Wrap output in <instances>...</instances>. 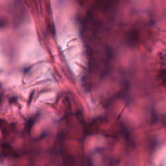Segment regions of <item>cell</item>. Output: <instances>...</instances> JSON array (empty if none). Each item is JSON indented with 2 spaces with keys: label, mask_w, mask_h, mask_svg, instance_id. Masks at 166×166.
Returning a JSON list of instances; mask_svg holds the SVG:
<instances>
[{
  "label": "cell",
  "mask_w": 166,
  "mask_h": 166,
  "mask_svg": "<svg viewBox=\"0 0 166 166\" xmlns=\"http://www.w3.org/2000/svg\"><path fill=\"white\" fill-rule=\"evenodd\" d=\"M33 93H34V92H32L31 94V96H30L29 99V102H28L29 105L30 103H31V101H32V97H33Z\"/></svg>",
  "instance_id": "obj_3"
},
{
  "label": "cell",
  "mask_w": 166,
  "mask_h": 166,
  "mask_svg": "<svg viewBox=\"0 0 166 166\" xmlns=\"http://www.w3.org/2000/svg\"><path fill=\"white\" fill-rule=\"evenodd\" d=\"M1 97L0 96V102H1Z\"/></svg>",
  "instance_id": "obj_4"
},
{
  "label": "cell",
  "mask_w": 166,
  "mask_h": 166,
  "mask_svg": "<svg viewBox=\"0 0 166 166\" xmlns=\"http://www.w3.org/2000/svg\"><path fill=\"white\" fill-rule=\"evenodd\" d=\"M6 121L3 120H0V128H2L3 126L6 125Z\"/></svg>",
  "instance_id": "obj_2"
},
{
  "label": "cell",
  "mask_w": 166,
  "mask_h": 166,
  "mask_svg": "<svg viewBox=\"0 0 166 166\" xmlns=\"http://www.w3.org/2000/svg\"><path fill=\"white\" fill-rule=\"evenodd\" d=\"M34 121H35V119L34 118H31L29 120V121H28L27 123V129L28 131L29 132L31 129L32 126L33 125L34 123Z\"/></svg>",
  "instance_id": "obj_1"
}]
</instances>
